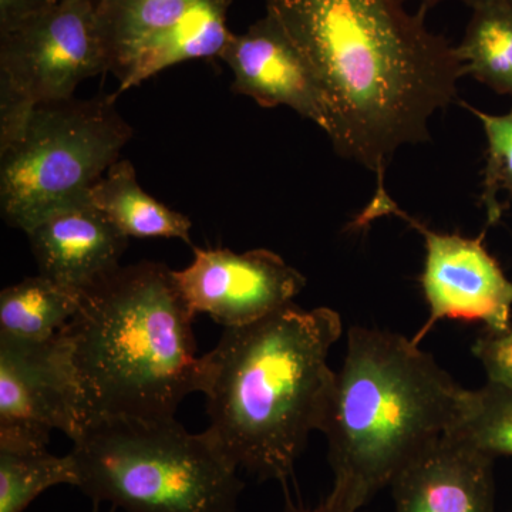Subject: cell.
<instances>
[{
    "label": "cell",
    "instance_id": "1",
    "mask_svg": "<svg viewBox=\"0 0 512 512\" xmlns=\"http://www.w3.org/2000/svg\"><path fill=\"white\" fill-rule=\"evenodd\" d=\"M410 0H265L318 80L328 137L340 157L376 174L375 195L400 147L430 140L431 117L467 76L457 47Z\"/></svg>",
    "mask_w": 512,
    "mask_h": 512
},
{
    "label": "cell",
    "instance_id": "2",
    "mask_svg": "<svg viewBox=\"0 0 512 512\" xmlns=\"http://www.w3.org/2000/svg\"><path fill=\"white\" fill-rule=\"evenodd\" d=\"M343 332L333 309L295 303L247 326L224 328L202 356L205 433L237 470L285 483L322 431L336 375L329 366Z\"/></svg>",
    "mask_w": 512,
    "mask_h": 512
},
{
    "label": "cell",
    "instance_id": "3",
    "mask_svg": "<svg viewBox=\"0 0 512 512\" xmlns=\"http://www.w3.org/2000/svg\"><path fill=\"white\" fill-rule=\"evenodd\" d=\"M468 392L413 339L389 330L350 328L320 431L328 440L333 471L326 500L359 511L456 429Z\"/></svg>",
    "mask_w": 512,
    "mask_h": 512
},
{
    "label": "cell",
    "instance_id": "4",
    "mask_svg": "<svg viewBox=\"0 0 512 512\" xmlns=\"http://www.w3.org/2000/svg\"><path fill=\"white\" fill-rule=\"evenodd\" d=\"M192 315L161 262L120 266L80 293L62 330L72 350L84 423L101 417L173 419L185 397L201 393Z\"/></svg>",
    "mask_w": 512,
    "mask_h": 512
},
{
    "label": "cell",
    "instance_id": "5",
    "mask_svg": "<svg viewBox=\"0 0 512 512\" xmlns=\"http://www.w3.org/2000/svg\"><path fill=\"white\" fill-rule=\"evenodd\" d=\"M70 456L76 487L123 512H238L244 481L205 431L177 419L87 420Z\"/></svg>",
    "mask_w": 512,
    "mask_h": 512
},
{
    "label": "cell",
    "instance_id": "6",
    "mask_svg": "<svg viewBox=\"0 0 512 512\" xmlns=\"http://www.w3.org/2000/svg\"><path fill=\"white\" fill-rule=\"evenodd\" d=\"M116 99L37 104L25 138L0 154V208L10 227L28 232L53 212L89 200L133 137Z\"/></svg>",
    "mask_w": 512,
    "mask_h": 512
},
{
    "label": "cell",
    "instance_id": "7",
    "mask_svg": "<svg viewBox=\"0 0 512 512\" xmlns=\"http://www.w3.org/2000/svg\"><path fill=\"white\" fill-rule=\"evenodd\" d=\"M234 0H96L97 25L117 96L161 70L220 57Z\"/></svg>",
    "mask_w": 512,
    "mask_h": 512
},
{
    "label": "cell",
    "instance_id": "8",
    "mask_svg": "<svg viewBox=\"0 0 512 512\" xmlns=\"http://www.w3.org/2000/svg\"><path fill=\"white\" fill-rule=\"evenodd\" d=\"M386 215L409 222L426 245L420 282L430 316L414 342L444 319L483 322L487 330L511 328L512 281L485 248V229L476 238L433 231L406 214L389 194L373 197L352 225L365 228Z\"/></svg>",
    "mask_w": 512,
    "mask_h": 512
},
{
    "label": "cell",
    "instance_id": "9",
    "mask_svg": "<svg viewBox=\"0 0 512 512\" xmlns=\"http://www.w3.org/2000/svg\"><path fill=\"white\" fill-rule=\"evenodd\" d=\"M83 424L63 332L43 342L0 338V450L45 451L53 430L73 440Z\"/></svg>",
    "mask_w": 512,
    "mask_h": 512
},
{
    "label": "cell",
    "instance_id": "10",
    "mask_svg": "<svg viewBox=\"0 0 512 512\" xmlns=\"http://www.w3.org/2000/svg\"><path fill=\"white\" fill-rule=\"evenodd\" d=\"M107 72L94 0L59 2L0 35V76L36 104L73 99L80 83Z\"/></svg>",
    "mask_w": 512,
    "mask_h": 512
},
{
    "label": "cell",
    "instance_id": "11",
    "mask_svg": "<svg viewBox=\"0 0 512 512\" xmlns=\"http://www.w3.org/2000/svg\"><path fill=\"white\" fill-rule=\"evenodd\" d=\"M192 312L205 313L224 328H238L291 305L306 278L269 249L237 254L228 248L194 249V261L174 271Z\"/></svg>",
    "mask_w": 512,
    "mask_h": 512
},
{
    "label": "cell",
    "instance_id": "12",
    "mask_svg": "<svg viewBox=\"0 0 512 512\" xmlns=\"http://www.w3.org/2000/svg\"><path fill=\"white\" fill-rule=\"evenodd\" d=\"M220 59L234 74L232 92L251 97L266 109L289 107L328 133V104L318 80L274 16L266 13L247 32L232 33Z\"/></svg>",
    "mask_w": 512,
    "mask_h": 512
},
{
    "label": "cell",
    "instance_id": "13",
    "mask_svg": "<svg viewBox=\"0 0 512 512\" xmlns=\"http://www.w3.org/2000/svg\"><path fill=\"white\" fill-rule=\"evenodd\" d=\"M390 488L394 512H493L494 457L448 433Z\"/></svg>",
    "mask_w": 512,
    "mask_h": 512
},
{
    "label": "cell",
    "instance_id": "14",
    "mask_svg": "<svg viewBox=\"0 0 512 512\" xmlns=\"http://www.w3.org/2000/svg\"><path fill=\"white\" fill-rule=\"evenodd\" d=\"M26 234L39 275L79 293L117 271L128 245L90 200L53 212Z\"/></svg>",
    "mask_w": 512,
    "mask_h": 512
},
{
    "label": "cell",
    "instance_id": "15",
    "mask_svg": "<svg viewBox=\"0 0 512 512\" xmlns=\"http://www.w3.org/2000/svg\"><path fill=\"white\" fill-rule=\"evenodd\" d=\"M89 200L128 239H181L192 244L190 218L148 195L128 160L111 165L93 185Z\"/></svg>",
    "mask_w": 512,
    "mask_h": 512
},
{
    "label": "cell",
    "instance_id": "16",
    "mask_svg": "<svg viewBox=\"0 0 512 512\" xmlns=\"http://www.w3.org/2000/svg\"><path fill=\"white\" fill-rule=\"evenodd\" d=\"M80 309V293L37 275L0 293V338L43 342L55 338Z\"/></svg>",
    "mask_w": 512,
    "mask_h": 512
},
{
    "label": "cell",
    "instance_id": "17",
    "mask_svg": "<svg viewBox=\"0 0 512 512\" xmlns=\"http://www.w3.org/2000/svg\"><path fill=\"white\" fill-rule=\"evenodd\" d=\"M456 47L467 76L512 97V0L474 9Z\"/></svg>",
    "mask_w": 512,
    "mask_h": 512
},
{
    "label": "cell",
    "instance_id": "18",
    "mask_svg": "<svg viewBox=\"0 0 512 512\" xmlns=\"http://www.w3.org/2000/svg\"><path fill=\"white\" fill-rule=\"evenodd\" d=\"M62 484H77L70 454L0 450V512H25L40 494Z\"/></svg>",
    "mask_w": 512,
    "mask_h": 512
},
{
    "label": "cell",
    "instance_id": "19",
    "mask_svg": "<svg viewBox=\"0 0 512 512\" xmlns=\"http://www.w3.org/2000/svg\"><path fill=\"white\" fill-rule=\"evenodd\" d=\"M451 433L494 458L512 457V387L485 383L470 390L463 417Z\"/></svg>",
    "mask_w": 512,
    "mask_h": 512
},
{
    "label": "cell",
    "instance_id": "20",
    "mask_svg": "<svg viewBox=\"0 0 512 512\" xmlns=\"http://www.w3.org/2000/svg\"><path fill=\"white\" fill-rule=\"evenodd\" d=\"M463 106L480 120L487 137V158L480 201L487 215V228L493 227L501 221L505 210L500 194L505 192L512 197V109L495 116L466 103Z\"/></svg>",
    "mask_w": 512,
    "mask_h": 512
},
{
    "label": "cell",
    "instance_id": "21",
    "mask_svg": "<svg viewBox=\"0 0 512 512\" xmlns=\"http://www.w3.org/2000/svg\"><path fill=\"white\" fill-rule=\"evenodd\" d=\"M36 106L28 94L0 76V154L25 138Z\"/></svg>",
    "mask_w": 512,
    "mask_h": 512
},
{
    "label": "cell",
    "instance_id": "22",
    "mask_svg": "<svg viewBox=\"0 0 512 512\" xmlns=\"http://www.w3.org/2000/svg\"><path fill=\"white\" fill-rule=\"evenodd\" d=\"M473 355L483 366L487 383L512 387V326L487 330L476 339Z\"/></svg>",
    "mask_w": 512,
    "mask_h": 512
},
{
    "label": "cell",
    "instance_id": "23",
    "mask_svg": "<svg viewBox=\"0 0 512 512\" xmlns=\"http://www.w3.org/2000/svg\"><path fill=\"white\" fill-rule=\"evenodd\" d=\"M60 0H0V35L52 9Z\"/></svg>",
    "mask_w": 512,
    "mask_h": 512
},
{
    "label": "cell",
    "instance_id": "24",
    "mask_svg": "<svg viewBox=\"0 0 512 512\" xmlns=\"http://www.w3.org/2000/svg\"><path fill=\"white\" fill-rule=\"evenodd\" d=\"M282 512H355L349 510V508L343 507V505L332 503V501L325 500L319 507L309 510V508L295 507V505L288 504Z\"/></svg>",
    "mask_w": 512,
    "mask_h": 512
},
{
    "label": "cell",
    "instance_id": "25",
    "mask_svg": "<svg viewBox=\"0 0 512 512\" xmlns=\"http://www.w3.org/2000/svg\"><path fill=\"white\" fill-rule=\"evenodd\" d=\"M420 8H424L426 10H430L434 8V6L439 5V3L448 2V0H419ZM457 2L464 3L468 8L478 9L481 6L488 5V3H493L495 0H457Z\"/></svg>",
    "mask_w": 512,
    "mask_h": 512
},
{
    "label": "cell",
    "instance_id": "26",
    "mask_svg": "<svg viewBox=\"0 0 512 512\" xmlns=\"http://www.w3.org/2000/svg\"><path fill=\"white\" fill-rule=\"evenodd\" d=\"M60 2H69V0H60ZM96 2V0H94Z\"/></svg>",
    "mask_w": 512,
    "mask_h": 512
},
{
    "label": "cell",
    "instance_id": "27",
    "mask_svg": "<svg viewBox=\"0 0 512 512\" xmlns=\"http://www.w3.org/2000/svg\"><path fill=\"white\" fill-rule=\"evenodd\" d=\"M94 512H99V511H94ZM111 512H114V510H113V511H111Z\"/></svg>",
    "mask_w": 512,
    "mask_h": 512
}]
</instances>
